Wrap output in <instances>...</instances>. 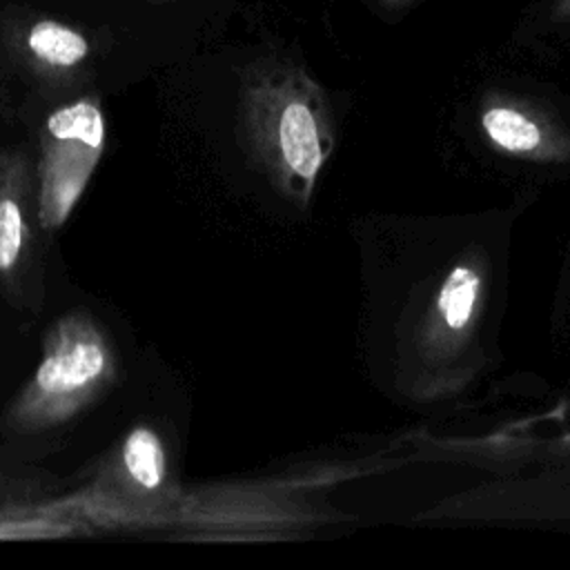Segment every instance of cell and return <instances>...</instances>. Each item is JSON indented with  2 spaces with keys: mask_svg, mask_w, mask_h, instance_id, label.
<instances>
[{
  "mask_svg": "<svg viewBox=\"0 0 570 570\" xmlns=\"http://www.w3.org/2000/svg\"><path fill=\"white\" fill-rule=\"evenodd\" d=\"M120 376V361L105 323L85 307L58 316L42 336V354L7 403L0 432L38 436L60 430L107 396Z\"/></svg>",
  "mask_w": 570,
  "mask_h": 570,
  "instance_id": "obj_1",
  "label": "cell"
},
{
  "mask_svg": "<svg viewBox=\"0 0 570 570\" xmlns=\"http://www.w3.org/2000/svg\"><path fill=\"white\" fill-rule=\"evenodd\" d=\"M180 499L165 436L151 423L131 425L69 497L36 510L80 519L94 530H158Z\"/></svg>",
  "mask_w": 570,
  "mask_h": 570,
  "instance_id": "obj_2",
  "label": "cell"
},
{
  "mask_svg": "<svg viewBox=\"0 0 570 570\" xmlns=\"http://www.w3.org/2000/svg\"><path fill=\"white\" fill-rule=\"evenodd\" d=\"M107 149V120L98 96L56 107L38 134L33 163L36 207L45 234L65 227Z\"/></svg>",
  "mask_w": 570,
  "mask_h": 570,
  "instance_id": "obj_3",
  "label": "cell"
},
{
  "mask_svg": "<svg viewBox=\"0 0 570 570\" xmlns=\"http://www.w3.org/2000/svg\"><path fill=\"white\" fill-rule=\"evenodd\" d=\"M33 163L22 149L0 151V296L38 309L45 292ZM45 234V232H42Z\"/></svg>",
  "mask_w": 570,
  "mask_h": 570,
  "instance_id": "obj_4",
  "label": "cell"
},
{
  "mask_svg": "<svg viewBox=\"0 0 570 570\" xmlns=\"http://www.w3.org/2000/svg\"><path fill=\"white\" fill-rule=\"evenodd\" d=\"M249 107L252 116L269 127L283 165L312 180L327 151L312 85L296 71H274L249 87Z\"/></svg>",
  "mask_w": 570,
  "mask_h": 570,
  "instance_id": "obj_5",
  "label": "cell"
},
{
  "mask_svg": "<svg viewBox=\"0 0 570 570\" xmlns=\"http://www.w3.org/2000/svg\"><path fill=\"white\" fill-rule=\"evenodd\" d=\"M20 49L29 67L47 80H69L91 56L89 38L56 18L33 20L22 33Z\"/></svg>",
  "mask_w": 570,
  "mask_h": 570,
  "instance_id": "obj_6",
  "label": "cell"
},
{
  "mask_svg": "<svg viewBox=\"0 0 570 570\" xmlns=\"http://www.w3.org/2000/svg\"><path fill=\"white\" fill-rule=\"evenodd\" d=\"M488 140L508 154H528L543 145L541 122L512 102H492L481 114Z\"/></svg>",
  "mask_w": 570,
  "mask_h": 570,
  "instance_id": "obj_7",
  "label": "cell"
},
{
  "mask_svg": "<svg viewBox=\"0 0 570 570\" xmlns=\"http://www.w3.org/2000/svg\"><path fill=\"white\" fill-rule=\"evenodd\" d=\"M94 532L80 519L62 517L45 510H18L0 508V541H45V539H67Z\"/></svg>",
  "mask_w": 570,
  "mask_h": 570,
  "instance_id": "obj_8",
  "label": "cell"
},
{
  "mask_svg": "<svg viewBox=\"0 0 570 570\" xmlns=\"http://www.w3.org/2000/svg\"><path fill=\"white\" fill-rule=\"evenodd\" d=\"M481 294V276L472 265H456L443 278L436 294V312L450 332L465 330L476 309Z\"/></svg>",
  "mask_w": 570,
  "mask_h": 570,
  "instance_id": "obj_9",
  "label": "cell"
},
{
  "mask_svg": "<svg viewBox=\"0 0 570 570\" xmlns=\"http://www.w3.org/2000/svg\"><path fill=\"white\" fill-rule=\"evenodd\" d=\"M410 2H414V0H379V4H381L383 9H390V11L403 9V7H407Z\"/></svg>",
  "mask_w": 570,
  "mask_h": 570,
  "instance_id": "obj_10",
  "label": "cell"
},
{
  "mask_svg": "<svg viewBox=\"0 0 570 570\" xmlns=\"http://www.w3.org/2000/svg\"><path fill=\"white\" fill-rule=\"evenodd\" d=\"M554 11H557V16H561V18H570V0H557Z\"/></svg>",
  "mask_w": 570,
  "mask_h": 570,
  "instance_id": "obj_11",
  "label": "cell"
}]
</instances>
